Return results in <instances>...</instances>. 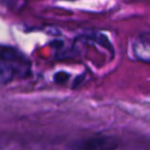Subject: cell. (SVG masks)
<instances>
[{"label": "cell", "instance_id": "1", "mask_svg": "<svg viewBox=\"0 0 150 150\" xmlns=\"http://www.w3.org/2000/svg\"><path fill=\"white\" fill-rule=\"evenodd\" d=\"M15 74L13 66L7 61L0 59V84H6L11 81Z\"/></svg>", "mask_w": 150, "mask_h": 150}, {"label": "cell", "instance_id": "2", "mask_svg": "<svg viewBox=\"0 0 150 150\" xmlns=\"http://www.w3.org/2000/svg\"><path fill=\"white\" fill-rule=\"evenodd\" d=\"M0 1H1V2H2L3 4L6 5V6L11 7V6H13V5L17 4L19 0H0Z\"/></svg>", "mask_w": 150, "mask_h": 150}]
</instances>
